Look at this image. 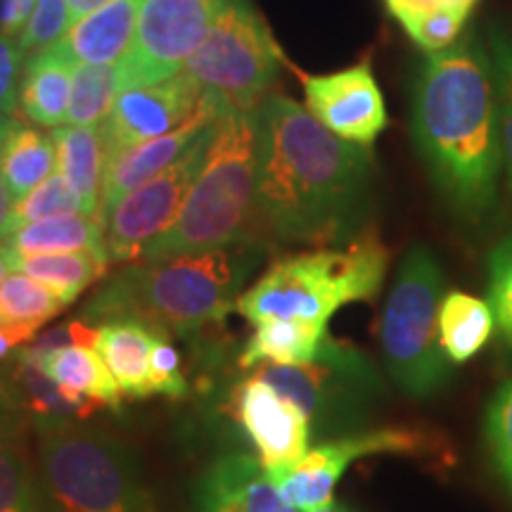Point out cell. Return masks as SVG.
<instances>
[{"label": "cell", "mask_w": 512, "mask_h": 512, "mask_svg": "<svg viewBox=\"0 0 512 512\" xmlns=\"http://www.w3.org/2000/svg\"><path fill=\"white\" fill-rule=\"evenodd\" d=\"M489 302L505 347L512 349V238L489 256Z\"/></svg>", "instance_id": "31"}, {"label": "cell", "mask_w": 512, "mask_h": 512, "mask_svg": "<svg viewBox=\"0 0 512 512\" xmlns=\"http://www.w3.org/2000/svg\"><path fill=\"white\" fill-rule=\"evenodd\" d=\"M413 138L451 204L479 216L494 204L503 164L496 76L477 38L432 53L413 91Z\"/></svg>", "instance_id": "2"}, {"label": "cell", "mask_w": 512, "mask_h": 512, "mask_svg": "<svg viewBox=\"0 0 512 512\" xmlns=\"http://www.w3.org/2000/svg\"><path fill=\"white\" fill-rule=\"evenodd\" d=\"M223 112H228V107L214 95L204 93L200 107L185 124L174 128L171 133L145 140V143L128 147V150H121L119 155L107 159L105 174H102L100 214L110 209L128 190L138 188V185L162 174L164 169H169L171 164H176L204 136V131L223 117Z\"/></svg>", "instance_id": "15"}, {"label": "cell", "mask_w": 512, "mask_h": 512, "mask_svg": "<svg viewBox=\"0 0 512 512\" xmlns=\"http://www.w3.org/2000/svg\"><path fill=\"white\" fill-rule=\"evenodd\" d=\"M200 512H299L280 496L259 458L247 453L221 456L197 486Z\"/></svg>", "instance_id": "16"}, {"label": "cell", "mask_w": 512, "mask_h": 512, "mask_svg": "<svg viewBox=\"0 0 512 512\" xmlns=\"http://www.w3.org/2000/svg\"><path fill=\"white\" fill-rule=\"evenodd\" d=\"M309 512H351V510L344 508V505H339V503H330V505H323V508H316Z\"/></svg>", "instance_id": "44"}, {"label": "cell", "mask_w": 512, "mask_h": 512, "mask_svg": "<svg viewBox=\"0 0 512 512\" xmlns=\"http://www.w3.org/2000/svg\"><path fill=\"white\" fill-rule=\"evenodd\" d=\"M10 126H12V117H5V114H0V150H3V140H5V136H8ZM15 207H17V200L12 197L8 183H5L3 166H0V242L8 240L10 235L17 230V226H15Z\"/></svg>", "instance_id": "38"}, {"label": "cell", "mask_w": 512, "mask_h": 512, "mask_svg": "<svg viewBox=\"0 0 512 512\" xmlns=\"http://www.w3.org/2000/svg\"><path fill=\"white\" fill-rule=\"evenodd\" d=\"M15 264H17L15 249H12L8 242H0V285H3V280L8 278L12 271H15Z\"/></svg>", "instance_id": "43"}, {"label": "cell", "mask_w": 512, "mask_h": 512, "mask_svg": "<svg viewBox=\"0 0 512 512\" xmlns=\"http://www.w3.org/2000/svg\"><path fill=\"white\" fill-rule=\"evenodd\" d=\"M107 252H57V254H17L15 271L29 275L53 290L64 304H74L110 268Z\"/></svg>", "instance_id": "24"}, {"label": "cell", "mask_w": 512, "mask_h": 512, "mask_svg": "<svg viewBox=\"0 0 512 512\" xmlns=\"http://www.w3.org/2000/svg\"><path fill=\"white\" fill-rule=\"evenodd\" d=\"M325 339L328 332L323 325L302 320H264L247 339L240 366H306L320 356Z\"/></svg>", "instance_id": "20"}, {"label": "cell", "mask_w": 512, "mask_h": 512, "mask_svg": "<svg viewBox=\"0 0 512 512\" xmlns=\"http://www.w3.org/2000/svg\"><path fill=\"white\" fill-rule=\"evenodd\" d=\"M216 124L185 155L150 181L121 195L100 214L105 226V249L112 264H136L159 235L174 226L185 197L200 174Z\"/></svg>", "instance_id": "9"}, {"label": "cell", "mask_w": 512, "mask_h": 512, "mask_svg": "<svg viewBox=\"0 0 512 512\" xmlns=\"http://www.w3.org/2000/svg\"><path fill=\"white\" fill-rule=\"evenodd\" d=\"M41 370L64 392L86 396L102 408L119 411L124 394L95 347L74 344V347L57 349L43 358Z\"/></svg>", "instance_id": "22"}, {"label": "cell", "mask_w": 512, "mask_h": 512, "mask_svg": "<svg viewBox=\"0 0 512 512\" xmlns=\"http://www.w3.org/2000/svg\"><path fill=\"white\" fill-rule=\"evenodd\" d=\"M387 10L392 12L394 19L422 15V12H434L441 8H460V10H475L479 0H384Z\"/></svg>", "instance_id": "39"}, {"label": "cell", "mask_w": 512, "mask_h": 512, "mask_svg": "<svg viewBox=\"0 0 512 512\" xmlns=\"http://www.w3.org/2000/svg\"><path fill=\"white\" fill-rule=\"evenodd\" d=\"M119 98V64H74L67 121L100 126Z\"/></svg>", "instance_id": "28"}, {"label": "cell", "mask_w": 512, "mask_h": 512, "mask_svg": "<svg viewBox=\"0 0 512 512\" xmlns=\"http://www.w3.org/2000/svg\"><path fill=\"white\" fill-rule=\"evenodd\" d=\"M0 512H38L34 491L17 456L0 444Z\"/></svg>", "instance_id": "35"}, {"label": "cell", "mask_w": 512, "mask_h": 512, "mask_svg": "<svg viewBox=\"0 0 512 512\" xmlns=\"http://www.w3.org/2000/svg\"><path fill=\"white\" fill-rule=\"evenodd\" d=\"M306 110L335 136L370 147L387 128V107L370 60L332 74L304 76Z\"/></svg>", "instance_id": "12"}, {"label": "cell", "mask_w": 512, "mask_h": 512, "mask_svg": "<svg viewBox=\"0 0 512 512\" xmlns=\"http://www.w3.org/2000/svg\"><path fill=\"white\" fill-rule=\"evenodd\" d=\"M496 318L491 306L465 292H448L439 306V342L448 361H470L489 342Z\"/></svg>", "instance_id": "26"}, {"label": "cell", "mask_w": 512, "mask_h": 512, "mask_svg": "<svg viewBox=\"0 0 512 512\" xmlns=\"http://www.w3.org/2000/svg\"><path fill=\"white\" fill-rule=\"evenodd\" d=\"M283 50L252 0H226L183 74L228 110L252 112L280 74Z\"/></svg>", "instance_id": "8"}, {"label": "cell", "mask_w": 512, "mask_h": 512, "mask_svg": "<svg viewBox=\"0 0 512 512\" xmlns=\"http://www.w3.org/2000/svg\"><path fill=\"white\" fill-rule=\"evenodd\" d=\"M427 448L430 446L422 432L406 430V427H382V430L363 432L356 437L325 441L311 448L297 465L275 472L271 479L287 503L309 512L332 503V491L354 460L377 456V453L418 456Z\"/></svg>", "instance_id": "11"}, {"label": "cell", "mask_w": 512, "mask_h": 512, "mask_svg": "<svg viewBox=\"0 0 512 512\" xmlns=\"http://www.w3.org/2000/svg\"><path fill=\"white\" fill-rule=\"evenodd\" d=\"M74 62L57 46L36 50L24 64L19 107L24 117L43 128H60L69 114Z\"/></svg>", "instance_id": "19"}, {"label": "cell", "mask_w": 512, "mask_h": 512, "mask_svg": "<svg viewBox=\"0 0 512 512\" xmlns=\"http://www.w3.org/2000/svg\"><path fill=\"white\" fill-rule=\"evenodd\" d=\"M143 0H110L74 22L57 43L74 64H119L131 50Z\"/></svg>", "instance_id": "17"}, {"label": "cell", "mask_w": 512, "mask_h": 512, "mask_svg": "<svg viewBox=\"0 0 512 512\" xmlns=\"http://www.w3.org/2000/svg\"><path fill=\"white\" fill-rule=\"evenodd\" d=\"M238 420L259 451L268 475L297 465L309 453L311 422L290 401H285L271 384L249 377L235 394Z\"/></svg>", "instance_id": "14"}, {"label": "cell", "mask_w": 512, "mask_h": 512, "mask_svg": "<svg viewBox=\"0 0 512 512\" xmlns=\"http://www.w3.org/2000/svg\"><path fill=\"white\" fill-rule=\"evenodd\" d=\"M150 389L152 396L162 394L169 396V399H181L185 389H188V382H185L181 368V354H178V349L166 337H159L155 347H152Z\"/></svg>", "instance_id": "36"}, {"label": "cell", "mask_w": 512, "mask_h": 512, "mask_svg": "<svg viewBox=\"0 0 512 512\" xmlns=\"http://www.w3.org/2000/svg\"><path fill=\"white\" fill-rule=\"evenodd\" d=\"M8 245L19 256L57 252H107L105 226L98 216L67 214L29 223L10 235Z\"/></svg>", "instance_id": "25"}, {"label": "cell", "mask_w": 512, "mask_h": 512, "mask_svg": "<svg viewBox=\"0 0 512 512\" xmlns=\"http://www.w3.org/2000/svg\"><path fill=\"white\" fill-rule=\"evenodd\" d=\"M36 0H0V34L19 38L34 15Z\"/></svg>", "instance_id": "40"}, {"label": "cell", "mask_w": 512, "mask_h": 512, "mask_svg": "<svg viewBox=\"0 0 512 512\" xmlns=\"http://www.w3.org/2000/svg\"><path fill=\"white\" fill-rule=\"evenodd\" d=\"M256 162V110L223 112L181 214L174 226L145 249L140 261L174 259L254 242L252 228L259 221Z\"/></svg>", "instance_id": "4"}, {"label": "cell", "mask_w": 512, "mask_h": 512, "mask_svg": "<svg viewBox=\"0 0 512 512\" xmlns=\"http://www.w3.org/2000/svg\"><path fill=\"white\" fill-rule=\"evenodd\" d=\"M256 152V209L275 238L323 247L354 233L373 181L368 147L268 93L256 107Z\"/></svg>", "instance_id": "1"}, {"label": "cell", "mask_w": 512, "mask_h": 512, "mask_svg": "<svg viewBox=\"0 0 512 512\" xmlns=\"http://www.w3.org/2000/svg\"><path fill=\"white\" fill-rule=\"evenodd\" d=\"M162 332L136 318H114L98 325L95 349L128 399H150V356Z\"/></svg>", "instance_id": "18"}, {"label": "cell", "mask_w": 512, "mask_h": 512, "mask_svg": "<svg viewBox=\"0 0 512 512\" xmlns=\"http://www.w3.org/2000/svg\"><path fill=\"white\" fill-rule=\"evenodd\" d=\"M41 472L55 512H152L136 458L107 434L41 432Z\"/></svg>", "instance_id": "7"}, {"label": "cell", "mask_w": 512, "mask_h": 512, "mask_svg": "<svg viewBox=\"0 0 512 512\" xmlns=\"http://www.w3.org/2000/svg\"><path fill=\"white\" fill-rule=\"evenodd\" d=\"M57 145V171L72 183L86 216L100 219L105 145L100 126H60L53 131Z\"/></svg>", "instance_id": "21"}, {"label": "cell", "mask_w": 512, "mask_h": 512, "mask_svg": "<svg viewBox=\"0 0 512 512\" xmlns=\"http://www.w3.org/2000/svg\"><path fill=\"white\" fill-rule=\"evenodd\" d=\"M36 335H31L27 330H19V328H10V325H0V361L8 358L12 351L22 344L34 342Z\"/></svg>", "instance_id": "41"}, {"label": "cell", "mask_w": 512, "mask_h": 512, "mask_svg": "<svg viewBox=\"0 0 512 512\" xmlns=\"http://www.w3.org/2000/svg\"><path fill=\"white\" fill-rule=\"evenodd\" d=\"M226 0H143L131 50L119 62V93L181 74Z\"/></svg>", "instance_id": "10"}, {"label": "cell", "mask_w": 512, "mask_h": 512, "mask_svg": "<svg viewBox=\"0 0 512 512\" xmlns=\"http://www.w3.org/2000/svg\"><path fill=\"white\" fill-rule=\"evenodd\" d=\"M24 50L19 41L0 34V114L12 117L19 107V83H22Z\"/></svg>", "instance_id": "37"}, {"label": "cell", "mask_w": 512, "mask_h": 512, "mask_svg": "<svg viewBox=\"0 0 512 512\" xmlns=\"http://www.w3.org/2000/svg\"><path fill=\"white\" fill-rule=\"evenodd\" d=\"M69 29L67 0H36L34 15H31L27 29L17 38L24 53L50 48L62 41Z\"/></svg>", "instance_id": "33"}, {"label": "cell", "mask_w": 512, "mask_h": 512, "mask_svg": "<svg viewBox=\"0 0 512 512\" xmlns=\"http://www.w3.org/2000/svg\"><path fill=\"white\" fill-rule=\"evenodd\" d=\"M486 437H489L496 467L512 491V380L505 382L491 399L489 413H486Z\"/></svg>", "instance_id": "32"}, {"label": "cell", "mask_w": 512, "mask_h": 512, "mask_svg": "<svg viewBox=\"0 0 512 512\" xmlns=\"http://www.w3.org/2000/svg\"><path fill=\"white\" fill-rule=\"evenodd\" d=\"M204 98V91L183 72L155 86L119 93L110 117L100 124L105 162L121 150L171 133L185 124Z\"/></svg>", "instance_id": "13"}, {"label": "cell", "mask_w": 512, "mask_h": 512, "mask_svg": "<svg viewBox=\"0 0 512 512\" xmlns=\"http://www.w3.org/2000/svg\"><path fill=\"white\" fill-rule=\"evenodd\" d=\"M107 3H110V0H67L69 27H72L74 22H79V19L91 15V12L100 10L102 5H107Z\"/></svg>", "instance_id": "42"}, {"label": "cell", "mask_w": 512, "mask_h": 512, "mask_svg": "<svg viewBox=\"0 0 512 512\" xmlns=\"http://www.w3.org/2000/svg\"><path fill=\"white\" fill-rule=\"evenodd\" d=\"M0 166H3L5 183L15 200H24L31 190L53 176L57 166V145L48 133L31 128L27 124L12 121L8 136L0 150Z\"/></svg>", "instance_id": "23"}, {"label": "cell", "mask_w": 512, "mask_h": 512, "mask_svg": "<svg viewBox=\"0 0 512 512\" xmlns=\"http://www.w3.org/2000/svg\"><path fill=\"white\" fill-rule=\"evenodd\" d=\"M496 60V88H498V112H501V138H503V162L505 181L512 192V38H494Z\"/></svg>", "instance_id": "34"}, {"label": "cell", "mask_w": 512, "mask_h": 512, "mask_svg": "<svg viewBox=\"0 0 512 512\" xmlns=\"http://www.w3.org/2000/svg\"><path fill=\"white\" fill-rule=\"evenodd\" d=\"M64 309L67 304L53 290L19 271H12L0 285V325L36 335Z\"/></svg>", "instance_id": "27"}, {"label": "cell", "mask_w": 512, "mask_h": 512, "mask_svg": "<svg viewBox=\"0 0 512 512\" xmlns=\"http://www.w3.org/2000/svg\"><path fill=\"white\" fill-rule=\"evenodd\" d=\"M256 242L162 261H136L114 275L91 299L88 323L136 318L162 335L188 337L207 325H223L240 287L259 264Z\"/></svg>", "instance_id": "3"}, {"label": "cell", "mask_w": 512, "mask_h": 512, "mask_svg": "<svg viewBox=\"0 0 512 512\" xmlns=\"http://www.w3.org/2000/svg\"><path fill=\"white\" fill-rule=\"evenodd\" d=\"M389 252L373 228L344 249L320 247L273 261L242 292L235 311L252 325L264 320H302L328 328L332 313L351 302H368L384 283Z\"/></svg>", "instance_id": "5"}, {"label": "cell", "mask_w": 512, "mask_h": 512, "mask_svg": "<svg viewBox=\"0 0 512 512\" xmlns=\"http://www.w3.org/2000/svg\"><path fill=\"white\" fill-rule=\"evenodd\" d=\"M67 214H83L81 197L76 195L72 183L64 178L60 171L48 176L46 181L31 190L24 200L17 202L15 207V226H29V223L53 219V216Z\"/></svg>", "instance_id": "29"}, {"label": "cell", "mask_w": 512, "mask_h": 512, "mask_svg": "<svg viewBox=\"0 0 512 512\" xmlns=\"http://www.w3.org/2000/svg\"><path fill=\"white\" fill-rule=\"evenodd\" d=\"M470 15V10L441 8L434 12H422V15L403 17L399 24L406 29V34L411 36L415 46L432 55L451 48L458 41L460 31L465 29Z\"/></svg>", "instance_id": "30"}, {"label": "cell", "mask_w": 512, "mask_h": 512, "mask_svg": "<svg viewBox=\"0 0 512 512\" xmlns=\"http://www.w3.org/2000/svg\"><path fill=\"white\" fill-rule=\"evenodd\" d=\"M444 273L427 247L403 256L380 320V342L389 375L413 399H427L448 382L451 361L439 342Z\"/></svg>", "instance_id": "6"}]
</instances>
